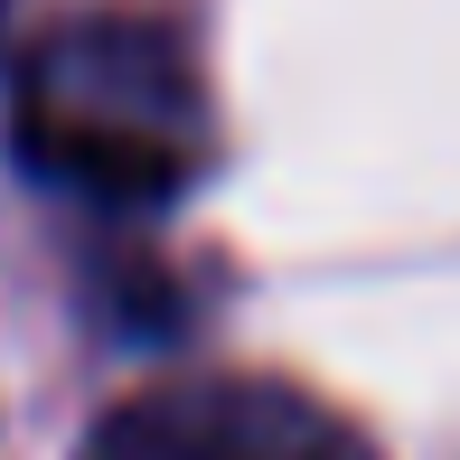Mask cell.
<instances>
[{"instance_id": "7a4b0ae2", "label": "cell", "mask_w": 460, "mask_h": 460, "mask_svg": "<svg viewBox=\"0 0 460 460\" xmlns=\"http://www.w3.org/2000/svg\"><path fill=\"white\" fill-rule=\"evenodd\" d=\"M85 460H367V451L282 385H188L113 413Z\"/></svg>"}, {"instance_id": "6da1fadb", "label": "cell", "mask_w": 460, "mask_h": 460, "mask_svg": "<svg viewBox=\"0 0 460 460\" xmlns=\"http://www.w3.org/2000/svg\"><path fill=\"white\" fill-rule=\"evenodd\" d=\"M10 151L29 179L103 217H151L207 170V94L160 19L94 10L29 38L10 85Z\"/></svg>"}]
</instances>
